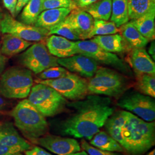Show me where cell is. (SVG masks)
<instances>
[{
	"label": "cell",
	"instance_id": "cell-33",
	"mask_svg": "<svg viewBox=\"0 0 155 155\" xmlns=\"http://www.w3.org/2000/svg\"><path fill=\"white\" fill-rule=\"evenodd\" d=\"M69 71L63 67L59 66L51 67L40 73L39 77V79L41 80L54 79L64 76Z\"/></svg>",
	"mask_w": 155,
	"mask_h": 155
},
{
	"label": "cell",
	"instance_id": "cell-29",
	"mask_svg": "<svg viewBox=\"0 0 155 155\" xmlns=\"http://www.w3.org/2000/svg\"><path fill=\"white\" fill-rule=\"evenodd\" d=\"M137 87L139 91L146 95L155 97V75L136 74Z\"/></svg>",
	"mask_w": 155,
	"mask_h": 155
},
{
	"label": "cell",
	"instance_id": "cell-35",
	"mask_svg": "<svg viewBox=\"0 0 155 155\" xmlns=\"http://www.w3.org/2000/svg\"><path fill=\"white\" fill-rule=\"evenodd\" d=\"M17 0H3L4 5L11 13L13 17L16 16L15 11Z\"/></svg>",
	"mask_w": 155,
	"mask_h": 155
},
{
	"label": "cell",
	"instance_id": "cell-23",
	"mask_svg": "<svg viewBox=\"0 0 155 155\" xmlns=\"http://www.w3.org/2000/svg\"><path fill=\"white\" fill-rule=\"evenodd\" d=\"M155 10L132 20L130 22L144 38L148 41L154 40L155 38Z\"/></svg>",
	"mask_w": 155,
	"mask_h": 155
},
{
	"label": "cell",
	"instance_id": "cell-2",
	"mask_svg": "<svg viewBox=\"0 0 155 155\" xmlns=\"http://www.w3.org/2000/svg\"><path fill=\"white\" fill-rule=\"evenodd\" d=\"M122 147L130 155H142L155 143V122L145 121L126 111Z\"/></svg>",
	"mask_w": 155,
	"mask_h": 155
},
{
	"label": "cell",
	"instance_id": "cell-5",
	"mask_svg": "<svg viewBox=\"0 0 155 155\" xmlns=\"http://www.w3.org/2000/svg\"><path fill=\"white\" fill-rule=\"evenodd\" d=\"M87 82L90 93L113 97L121 95L127 87L126 80L124 77L106 67L98 68L94 76Z\"/></svg>",
	"mask_w": 155,
	"mask_h": 155
},
{
	"label": "cell",
	"instance_id": "cell-20",
	"mask_svg": "<svg viewBox=\"0 0 155 155\" xmlns=\"http://www.w3.org/2000/svg\"><path fill=\"white\" fill-rule=\"evenodd\" d=\"M91 39L103 49L111 53H120L126 49L125 40L120 34L95 36Z\"/></svg>",
	"mask_w": 155,
	"mask_h": 155
},
{
	"label": "cell",
	"instance_id": "cell-4",
	"mask_svg": "<svg viewBox=\"0 0 155 155\" xmlns=\"http://www.w3.org/2000/svg\"><path fill=\"white\" fill-rule=\"evenodd\" d=\"M31 71L26 68L12 67L0 78V94L8 99H24L28 97L33 86Z\"/></svg>",
	"mask_w": 155,
	"mask_h": 155
},
{
	"label": "cell",
	"instance_id": "cell-32",
	"mask_svg": "<svg viewBox=\"0 0 155 155\" xmlns=\"http://www.w3.org/2000/svg\"><path fill=\"white\" fill-rule=\"evenodd\" d=\"M43 11L57 8H68L71 11L78 8L74 0H44Z\"/></svg>",
	"mask_w": 155,
	"mask_h": 155
},
{
	"label": "cell",
	"instance_id": "cell-37",
	"mask_svg": "<svg viewBox=\"0 0 155 155\" xmlns=\"http://www.w3.org/2000/svg\"><path fill=\"white\" fill-rule=\"evenodd\" d=\"M98 0H74L78 8L83 9L93 4Z\"/></svg>",
	"mask_w": 155,
	"mask_h": 155
},
{
	"label": "cell",
	"instance_id": "cell-30",
	"mask_svg": "<svg viewBox=\"0 0 155 155\" xmlns=\"http://www.w3.org/2000/svg\"><path fill=\"white\" fill-rule=\"evenodd\" d=\"M118 32V28L114 22L102 20H94L93 27L87 39H91L95 36L113 35Z\"/></svg>",
	"mask_w": 155,
	"mask_h": 155
},
{
	"label": "cell",
	"instance_id": "cell-42",
	"mask_svg": "<svg viewBox=\"0 0 155 155\" xmlns=\"http://www.w3.org/2000/svg\"><path fill=\"white\" fill-rule=\"evenodd\" d=\"M89 155L84 150H83V151H82V152H81V151H79V152H76V153H72V154H70V155Z\"/></svg>",
	"mask_w": 155,
	"mask_h": 155
},
{
	"label": "cell",
	"instance_id": "cell-45",
	"mask_svg": "<svg viewBox=\"0 0 155 155\" xmlns=\"http://www.w3.org/2000/svg\"><path fill=\"white\" fill-rule=\"evenodd\" d=\"M1 124H1V123H0V126H1Z\"/></svg>",
	"mask_w": 155,
	"mask_h": 155
},
{
	"label": "cell",
	"instance_id": "cell-27",
	"mask_svg": "<svg viewBox=\"0 0 155 155\" xmlns=\"http://www.w3.org/2000/svg\"><path fill=\"white\" fill-rule=\"evenodd\" d=\"M129 0H112L111 21L119 28L129 21L128 16Z\"/></svg>",
	"mask_w": 155,
	"mask_h": 155
},
{
	"label": "cell",
	"instance_id": "cell-31",
	"mask_svg": "<svg viewBox=\"0 0 155 155\" xmlns=\"http://www.w3.org/2000/svg\"><path fill=\"white\" fill-rule=\"evenodd\" d=\"M58 35L70 40H80L77 32L63 21L50 29L49 35Z\"/></svg>",
	"mask_w": 155,
	"mask_h": 155
},
{
	"label": "cell",
	"instance_id": "cell-18",
	"mask_svg": "<svg viewBox=\"0 0 155 155\" xmlns=\"http://www.w3.org/2000/svg\"><path fill=\"white\" fill-rule=\"evenodd\" d=\"M71 10L68 8H57L45 10L38 17L34 25L47 29L49 31L53 28L64 21Z\"/></svg>",
	"mask_w": 155,
	"mask_h": 155
},
{
	"label": "cell",
	"instance_id": "cell-36",
	"mask_svg": "<svg viewBox=\"0 0 155 155\" xmlns=\"http://www.w3.org/2000/svg\"><path fill=\"white\" fill-rule=\"evenodd\" d=\"M25 155H52L39 147H35L31 150L25 151Z\"/></svg>",
	"mask_w": 155,
	"mask_h": 155
},
{
	"label": "cell",
	"instance_id": "cell-43",
	"mask_svg": "<svg viewBox=\"0 0 155 155\" xmlns=\"http://www.w3.org/2000/svg\"><path fill=\"white\" fill-rule=\"evenodd\" d=\"M147 155H155V150H152L151 152H150L149 153H148Z\"/></svg>",
	"mask_w": 155,
	"mask_h": 155
},
{
	"label": "cell",
	"instance_id": "cell-25",
	"mask_svg": "<svg viewBox=\"0 0 155 155\" xmlns=\"http://www.w3.org/2000/svg\"><path fill=\"white\" fill-rule=\"evenodd\" d=\"M112 0H98L83 9L90 14L94 20L108 21L111 14Z\"/></svg>",
	"mask_w": 155,
	"mask_h": 155
},
{
	"label": "cell",
	"instance_id": "cell-26",
	"mask_svg": "<svg viewBox=\"0 0 155 155\" xmlns=\"http://www.w3.org/2000/svg\"><path fill=\"white\" fill-rule=\"evenodd\" d=\"M152 10H155L153 0L128 1V16L130 20L137 19Z\"/></svg>",
	"mask_w": 155,
	"mask_h": 155
},
{
	"label": "cell",
	"instance_id": "cell-39",
	"mask_svg": "<svg viewBox=\"0 0 155 155\" xmlns=\"http://www.w3.org/2000/svg\"><path fill=\"white\" fill-rule=\"evenodd\" d=\"M6 98L0 94V113L5 111L9 106V102L6 100Z\"/></svg>",
	"mask_w": 155,
	"mask_h": 155
},
{
	"label": "cell",
	"instance_id": "cell-13",
	"mask_svg": "<svg viewBox=\"0 0 155 155\" xmlns=\"http://www.w3.org/2000/svg\"><path fill=\"white\" fill-rule=\"evenodd\" d=\"M59 65L82 77L91 78L98 69L97 62L83 55H75L65 58H58Z\"/></svg>",
	"mask_w": 155,
	"mask_h": 155
},
{
	"label": "cell",
	"instance_id": "cell-12",
	"mask_svg": "<svg viewBox=\"0 0 155 155\" xmlns=\"http://www.w3.org/2000/svg\"><path fill=\"white\" fill-rule=\"evenodd\" d=\"M31 149V145L19 134L12 124H1L0 155H15Z\"/></svg>",
	"mask_w": 155,
	"mask_h": 155
},
{
	"label": "cell",
	"instance_id": "cell-9",
	"mask_svg": "<svg viewBox=\"0 0 155 155\" xmlns=\"http://www.w3.org/2000/svg\"><path fill=\"white\" fill-rule=\"evenodd\" d=\"M0 31L31 42L42 41L49 36L48 30L18 21L7 13L0 21Z\"/></svg>",
	"mask_w": 155,
	"mask_h": 155
},
{
	"label": "cell",
	"instance_id": "cell-44",
	"mask_svg": "<svg viewBox=\"0 0 155 155\" xmlns=\"http://www.w3.org/2000/svg\"><path fill=\"white\" fill-rule=\"evenodd\" d=\"M22 155V154H21V153H18V154H16V155Z\"/></svg>",
	"mask_w": 155,
	"mask_h": 155
},
{
	"label": "cell",
	"instance_id": "cell-1",
	"mask_svg": "<svg viewBox=\"0 0 155 155\" xmlns=\"http://www.w3.org/2000/svg\"><path fill=\"white\" fill-rule=\"evenodd\" d=\"M110 104L109 98L97 95H89L84 100L70 104L75 112L62 124V132L90 140L113 114L114 109Z\"/></svg>",
	"mask_w": 155,
	"mask_h": 155
},
{
	"label": "cell",
	"instance_id": "cell-7",
	"mask_svg": "<svg viewBox=\"0 0 155 155\" xmlns=\"http://www.w3.org/2000/svg\"><path fill=\"white\" fill-rule=\"evenodd\" d=\"M36 83L49 86L68 100H83L89 93L87 81L76 74L68 72L61 78L54 79H36Z\"/></svg>",
	"mask_w": 155,
	"mask_h": 155
},
{
	"label": "cell",
	"instance_id": "cell-24",
	"mask_svg": "<svg viewBox=\"0 0 155 155\" xmlns=\"http://www.w3.org/2000/svg\"><path fill=\"white\" fill-rule=\"evenodd\" d=\"M90 144L100 150L112 152H122L124 149L122 146L107 133L99 131L90 140Z\"/></svg>",
	"mask_w": 155,
	"mask_h": 155
},
{
	"label": "cell",
	"instance_id": "cell-19",
	"mask_svg": "<svg viewBox=\"0 0 155 155\" xmlns=\"http://www.w3.org/2000/svg\"><path fill=\"white\" fill-rule=\"evenodd\" d=\"M126 121V111H119L109 117L105 123L107 133L122 147V129Z\"/></svg>",
	"mask_w": 155,
	"mask_h": 155
},
{
	"label": "cell",
	"instance_id": "cell-3",
	"mask_svg": "<svg viewBox=\"0 0 155 155\" xmlns=\"http://www.w3.org/2000/svg\"><path fill=\"white\" fill-rule=\"evenodd\" d=\"M15 124L27 138L36 141L45 136L48 123L44 116L28 100L18 102L11 112Z\"/></svg>",
	"mask_w": 155,
	"mask_h": 155
},
{
	"label": "cell",
	"instance_id": "cell-46",
	"mask_svg": "<svg viewBox=\"0 0 155 155\" xmlns=\"http://www.w3.org/2000/svg\"><path fill=\"white\" fill-rule=\"evenodd\" d=\"M153 1H155V0H153Z\"/></svg>",
	"mask_w": 155,
	"mask_h": 155
},
{
	"label": "cell",
	"instance_id": "cell-6",
	"mask_svg": "<svg viewBox=\"0 0 155 155\" xmlns=\"http://www.w3.org/2000/svg\"><path fill=\"white\" fill-rule=\"evenodd\" d=\"M28 100L45 117L58 114L67 104L66 98L55 89L41 83L32 86Z\"/></svg>",
	"mask_w": 155,
	"mask_h": 155
},
{
	"label": "cell",
	"instance_id": "cell-34",
	"mask_svg": "<svg viewBox=\"0 0 155 155\" xmlns=\"http://www.w3.org/2000/svg\"><path fill=\"white\" fill-rule=\"evenodd\" d=\"M81 147L89 155H121L117 152L104 150L93 147L84 140H81Z\"/></svg>",
	"mask_w": 155,
	"mask_h": 155
},
{
	"label": "cell",
	"instance_id": "cell-28",
	"mask_svg": "<svg viewBox=\"0 0 155 155\" xmlns=\"http://www.w3.org/2000/svg\"><path fill=\"white\" fill-rule=\"evenodd\" d=\"M43 1L30 0L23 8L20 16L21 22L28 25H34L40 13L43 11Z\"/></svg>",
	"mask_w": 155,
	"mask_h": 155
},
{
	"label": "cell",
	"instance_id": "cell-40",
	"mask_svg": "<svg viewBox=\"0 0 155 155\" xmlns=\"http://www.w3.org/2000/svg\"><path fill=\"white\" fill-rule=\"evenodd\" d=\"M6 61H7V59L5 56L2 54L1 51V46H0V75L2 74V73L5 70Z\"/></svg>",
	"mask_w": 155,
	"mask_h": 155
},
{
	"label": "cell",
	"instance_id": "cell-38",
	"mask_svg": "<svg viewBox=\"0 0 155 155\" xmlns=\"http://www.w3.org/2000/svg\"><path fill=\"white\" fill-rule=\"evenodd\" d=\"M30 0H17L15 15L17 16Z\"/></svg>",
	"mask_w": 155,
	"mask_h": 155
},
{
	"label": "cell",
	"instance_id": "cell-41",
	"mask_svg": "<svg viewBox=\"0 0 155 155\" xmlns=\"http://www.w3.org/2000/svg\"><path fill=\"white\" fill-rule=\"evenodd\" d=\"M148 54L150 56H151L152 59H153V61H155V41L153 40V41L151 43V45L149 47V50H148Z\"/></svg>",
	"mask_w": 155,
	"mask_h": 155
},
{
	"label": "cell",
	"instance_id": "cell-17",
	"mask_svg": "<svg viewBox=\"0 0 155 155\" xmlns=\"http://www.w3.org/2000/svg\"><path fill=\"white\" fill-rule=\"evenodd\" d=\"M130 62L136 74L155 75V61L144 48H134Z\"/></svg>",
	"mask_w": 155,
	"mask_h": 155
},
{
	"label": "cell",
	"instance_id": "cell-15",
	"mask_svg": "<svg viewBox=\"0 0 155 155\" xmlns=\"http://www.w3.org/2000/svg\"><path fill=\"white\" fill-rule=\"evenodd\" d=\"M94 19L87 12L83 9L77 8L72 10L64 20V22L77 32L80 40L87 39L91 31Z\"/></svg>",
	"mask_w": 155,
	"mask_h": 155
},
{
	"label": "cell",
	"instance_id": "cell-8",
	"mask_svg": "<svg viewBox=\"0 0 155 155\" xmlns=\"http://www.w3.org/2000/svg\"><path fill=\"white\" fill-rule=\"evenodd\" d=\"M19 61L22 66L36 74L51 67L59 66L58 58L52 55L46 45L41 42L36 43L29 47L19 56Z\"/></svg>",
	"mask_w": 155,
	"mask_h": 155
},
{
	"label": "cell",
	"instance_id": "cell-16",
	"mask_svg": "<svg viewBox=\"0 0 155 155\" xmlns=\"http://www.w3.org/2000/svg\"><path fill=\"white\" fill-rule=\"evenodd\" d=\"M46 40V47L52 55L65 58L78 54L75 42L56 35H51Z\"/></svg>",
	"mask_w": 155,
	"mask_h": 155
},
{
	"label": "cell",
	"instance_id": "cell-11",
	"mask_svg": "<svg viewBox=\"0 0 155 155\" xmlns=\"http://www.w3.org/2000/svg\"><path fill=\"white\" fill-rule=\"evenodd\" d=\"M78 54L87 56L96 62L115 67L126 71L127 67L118 56L103 49L99 45L90 40H78L75 41Z\"/></svg>",
	"mask_w": 155,
	"mask_h": 155
},
{
	"label": "cell",
	"instance_id": "cell-21",
	"mask_svg": "<svg viewBox=\"0 0 155 155\" xmlns=\"http://www.w3.org/2000/svg\"><path fill=\"white\" fill-rule=\"evenodd\" d=\"M31 41L18 38L11 34H6L1 47V51L5 56H12L27 50L32 45Z\"/></svg>",
	"mask_w": 155,
	"mask_h": 155
},
{
	"label": "cell",
	"instance_id": "cell-22",
	"mask_svg": "<svg viewBox=\"0 0 155 155\" xmlns=\"http://www.w3.org/2000/svg\"><path fill=\"white\" fill-rule=\"evenodd\" d=\"M120 27L122 38L127 45L133 49L144 48L148 43V40L139 32L130 21H128Z\"/></svg>",
	"mask_w": 155,
	"mask_h": 155
},
{
	"label": "cell",
	"instance_id": "cell-10",
	"mask_svg": "<svg viewBox=\"0 0 155 155\" xmlns=\"http://www.w3.org/2000/svg\"><path fill=\"white\" fill-rule=\"evenodd\" d=\"M117 105L131 111L145 121L152 122L155 120V100L148 95L132 92L124 95Z\"/></svg>",
	"mask_w": 155,
	"mask_h": 155
},
{
	"label": "cell",
	"instance_id": "cell-14",
	"mask_svg": "<svg viewBox=\"0 0 155 155\" xmlns=\"http://www.w3.org/2000/svg\"><path fill=\"white\" fill-rule=\"evenodd\" d=\"M36 141L47 150L58 155H68L81 150L79 143L72 138L46 135Z\"/></svg>",
	"mask_w": 155,
	"mask_h": 155
}]
</instances>
